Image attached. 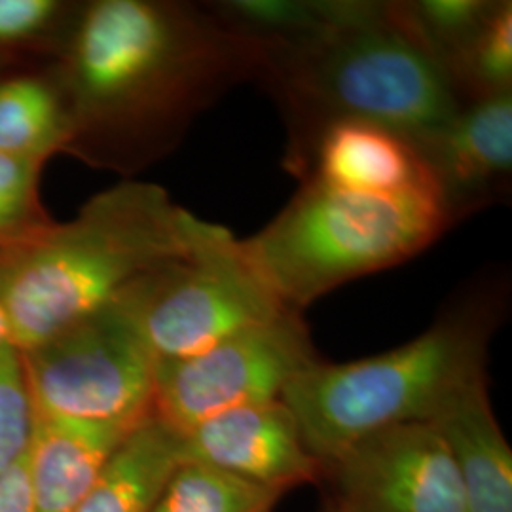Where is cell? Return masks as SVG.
<instances>
[{
	"mask_svg": "<svg viewBox=\"0 0 512 512\" xmlns=\"http://www.w3.org/2000/svg\"><path fill=\"white\" fill-rule=\"evenodd\" d=\"M285 492L181 461L150 512H274Z\"/></svg>",
	"mask_w": 512,
	"mask_h": 512,
	"instance_id": "cell-17",
	"label": "cell"
},
{
	"mask_svg": "<svg viewBox=\"0 0 512 512\" xmlns=\"http://www.w3.org/2000/svg\"><path fill=\"white\" fill-rule=\"evenodd\" d=\"M317 361L308 327L289 311L200 355L156 361L152 414L184 435L222 412L281 401L294 378Z\"/></svg>",
	"mask_w": 512,
	"mask_h": 512,
	"instance_id": "cell-8",
	"label": "cell"
},
{
	"mask_svg": "<svg viewBox=\"0 0 512 512\" xmlns=\"http://www.w3.org/2000/svg\"><path fill=\"white\" fill-rule=\"evenodd\" d=\"M486 348V325L446 319L382 355L349 363L319 359L281 401L323 465L370 435L431 420L450 397L486 376Z\"/></svg>",
	"mask_w": 512,
	"mask_h": 512,
	"instance_id": "cell-3",
	"label": "cell"
},
{
	"mask_svg": "<svg viewBox=\"0 0 512 512\" xmlns=\"http://www.w3.org/2000/svg\"><path fill=\"white\" fill-rule=\"evenodd\" d=\"M19 355L38 416L118 427L154 416L156 359L120 300Z\"/></svg>",
	"mask_w": 512,
	"mask_h": 512,
	"instance_id": "cell-7",
	"label": "cell"
},
{
	"mask_svg": "<svg viewBox=\"0 0 512 512\" xmlns=\"http://www.w3.org/2000/svg\"><path fill=\"white\" fill-rule=\"evenodd\" d=\"M8 346H14L12 344V327H10L8 311H6V304H4V294H2V285H0V349L8 348Z\"/></svg>",
	"mask_w": 512,
	"mask_h": 512,
	"instance_id": "cell-24",
	"label": "cell"
},
{
	"mask_svg": "<svg viewBox=\"0 0 512 512\" xmlns=\"http://www.w3.org/2000/svg\"><path fill=\"white\" fill-rule=\"evenodd\" d=\"M416 150L452 219L511 173L512 93L476 99Z\"/></svg>",
	"mask_w": 512,
	"mask_h": 512,
	"instance_id": "cell-11",
	"label": "cell"
},
{
	"mask_svg": "<svg viewBox=\"0 0 512 512\" xmlns=\"http://www.w3.org/2000/svg\"><path fill=\"white\" fill-rule=\"evenodd\" d=\"M137 427L57 420L37 414L25 458L37 511H73Z\"/></svg>",
	"mask_w": 512,
	"mask_h": 512,
	"instance_id": "cell-14",
	"label": "cell"
},
{
	"mask_svg": "<svg viewBox=\"0 0 512 512\" xmlns=\"http://www.w3.org/2000/svg\"><path fill=\"white\" fill-rule=\"evenodd\" d=\"M429 423L454 459L465 512H512V450L495 420L486 376L450 397Z\"/></svg>",
	"mask_w": 512,
	"mask_h": 512,
	"instance_id": "cell-12",
	"label": "cell"
},
{
	"mask_svg": "<svg viewBox=\"0 0 512 512\" xmlns=\"http://www.w3.org/2000/svg\"><path fill=\"white\" fill-rule=\"evenodd\" d=\"M65 12L59 0H0V48L48 35Z\"/></svg>",
	"mask_w": 512,
	"mask_h": 512,
	"instance_id": "cell-22",
	"label": "cell"
},
{
	"mask_svg": "<svg viewBox=\"0 0 512 512\" xmlns=\"http://www.w3.org/2000/svg\"><path fill=\"white\" fill-rule=\"evenodd\" d=\"M44 164L0 154V251L18 247L52 224L38 198Z\"/></svg>",
	"mask_w": 512,
	"mask_h": 512,
	"instance_id": "cell-20",
	"label": "cell"
},
{
	"mask_svg": "<svg viewBox=\"0 0 512 512\" xmlns=\"http://www.w3.org/2000/svg\"><path fill=\"white\" fill-rule=\"evenodd\" d=\"M344 512H465L454 459L429 421L370 435L323 463Z\"/></svg>",
	"mask_w": 512,
	"mask_h": 512,
	"instance_id": "cell-9",
	"label": "cell"
},
{
	"mask_svg": "<svg viewBox=\"0 0 512 512\" xmlns=\"http://www.w3.org/2000/svg\"><path fill=\"white\" fill-rule=\"evenodd\" d=\"M448 220L437 190L370 196L311 179L239 247L266 289L298 313L346 281L420 253Z\"/></svg>",
	"mask_w": 512,
	"mask_h": 512,
	"instance_id": "cell-2",
	"label": "cell"
},
{
	"mask_svg": "<svg viewBox=\"0 0 512 512\" xmlns=\"http://www.w3.org/2000/svg\"><path fill=\"white\" fill-rule=\"evenodd\" d=\"M67 99L37 76L0 80V154L42 160L76 133Z\"/></svg>",
	"mask_w": 512,
	"mask_h": 512,
	"instance_id": "cell-16",
	"label": "cell"
},
{
	"mask_svg": "<svg viewBox=\"0 0 512 512\" xmlns=\"http://www.w3.org/2000/svg\"><path fill=\"white\" fill-rule=\"evenodd\" d=\"M475 90L478 99L511 92L512 84V4L499 2L490 12L476 37L452 69Z\"/></svg>",
	"mask_w": 512,
	"mask_h": 512,
	"instance_id": "cell-19",
	"label": "cell"
},
{
	"mask_svg": "<svg viewBox=\"0 0 512 512\" xmlns=\"http://www.w3.org/2000/svg\"><path fill=\"white\" fill-rule=\"evenodd\" d=\"M325 512H344L338 505H334L332 501H330L329 505H327V509H325Z\"/></svg>",
	"mask_w": 512,
	"mask_h": 512,
	"instance_id": "cell-25",
	"label": "cell"
},
{
	"mask_svg": "<svg viewBox=\"0 0 512 512\" xmlns=\"http://www.w3.org/2000/svg\"><path fill=\"white\" fill-rule=\"evenodd\" d=\"M181 450L183 461L285 494L323 473L283 401L241 406L202 421L181 435Z\"/></svg>",
	"mask_w": 512,
	"mask_h": 512,
	"instance_id": "cell-10",
	"label": "cell"
},
{
	"mask_svg": "<svg viewBox=\"0 0 512 512\" xmlns=\"http://www.w3.org/2000/svg\"><path fill=\"white\" fill-rule=\"evenodd\" d=\"M181 461V435L152 416L129 433L71 512H150Z\"/></svg>",
	"mask_w": 512,
	"mask_h": 512,
	"instance_id": "cell-15",
	"label": "cell"
},
{
	"mask_svg": "<svg viewBox=\"0 0 512 512\" xmlns=\"http://www.w3.org/2000/svg\"><path fill=\"white\" fill-rule=\"evenodd\" d=\"M494 6L484 0H421L393 6V10L414 38L452 74Z\"/></svg>",
	"mask_w": 512,
	"mask_h": 512,
	"instance_id": "cell-18",
	"label": "cell"
},
{
	"mask_svg": "<svg viewBox=\"0 0 512 512\" xmlns=\"http://www.w3.org/2000/svg\"><path fill=\"white\" fill-rule=\"evenodd\" d=\"M220 40L181 12L147 0H99L74 27L67 55L76 129L122 122L217 69Z\"/></svg>",
	"mask_w": 512,
	"mask_h": 512,
	"instance_id": "cell-5",
	"label": "cell"
},
{
	"mask_svg": "<svg viewBox=\"0 0 512 512\" xmlns=\"http://www.w3.org/2000/svg\"><path fill=\"white\" fill-rule=\"evenodd\" d=\"M315 167V181L355 194L401 196L437 190L412 143L361 120H336L323 128Z\"/></svg>",
	"mask_w": 512,
	"mask_h": 512,
	"instance_id": "cell-13",
	"label": "cell"
},
{
	"mask_svg": "<svg viewBox=\"0 0 512 512\" xmlns=\"http://www.w3.org/2000/svg\"><path fill=\"white\" fill-rule=\"evenodd\" d=\"M37 412L14 346L0 349V473L27 458Z\"/></svg>",
	"mask_w": 512,
	"mask_h": 512,
	"instance_id": "cell-21",
	"label": "cell"
},
{
	"mask_svg": "<svg viewBox=\"0 0 512 512\" xmlns=\"http://www.w3.org/2000/svg\"><path fill=\"white\" fill-rule=\"evenodd\" d=\"M215 226L156 184L122 183L93 196L73 220L2 251L14 348H35L109 308L137 281L192 255Z\"/></svg>",
	"mask_w": 512,
	"mask_h": 512,
	"instance_id": "cell-1",
	"label": "cell"
},
{
	"mask_svg": "<svg viewBox=\"0 0 512 512\" xmlns=\"http://www.w3.org/2000/svg\"><path fill=\"white\" fill-rule=\"evenodd\" d=\"M291 54V86L329 114L327 124L361 120L416 148L461 110L450 71L385 4Z\"/></svg>",
	"mask_w": 512,
	"mask_h": 512,
	"instance_id": "cell-4",
	"label": "cell"
},
{
	"mask_svg": "<svg viewBox=\"0 0 512 512\" xmlns=\"http://www.w3.org/2000/svg\"><path fill=\"white\" fill-rule=\"evenodd\" d=\"M118 300L156 361L200 355L291 311L219 224L192 255L137 281Z\"/></svg>",
	"mask_w": 512,
	"mask_h": 512,
	"instance_id": "cell-6",
	"label": "cell"
},
{
	"mask_svg": "<svg viewBox=\"0 0 512 512\" xmlns=\"http://www.w3.org/2000/svg\"><path fill=\"white\" fill-rule=\"evenodd\" d=\"M0 512H38L25 459L0 473Z\"/></svg>",
	"mask_w": 512,
	"mask_h": 512,
	"instance_id": "cell-23",
	"label": "cell"
}]
</instances>
